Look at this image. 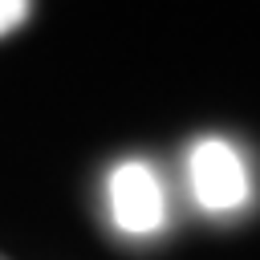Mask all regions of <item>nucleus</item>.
Listing matches in <instances>:
<instances>
[{"instance_id": "f257e3e1", "label": "nucleus", "mask_w": 260, "mask_h": 260, "mask_svg": "<svg viewBox=\"0 0 260 260\" xmlns=\"http://www.w3.org/2000/svg\"><path fill=\"white\" fill-rule=\"evenodd\" d=\"M187 175H191L195 199L207 211H236L240 203H248V167H244L240 150L223 138L195 142V150L187 158Z\"/></svg>"}, {"instance_id": "f03ea898", "label": "nucleus", "mask_w": 260, "mask_h": 260, "mask_svg": "<svg viewBox=\"0 0 260 260\" xmlns=\"http://www.w3.org/2000/svg\"><path fill=\"white\" fill-rule=\"evenodd\" d=\"M110 215L126 236H150L167 219V199L158 175L142 158H126L110 171Z\"/></svg>"}, {"instance_id": "20e7f679", "label": "nucleus", "mask_w": 260, "mask_h": 260, "mask_svg": "<svg viewBox=\"0 0 260 260\" xmlns=\"http://www.w3.org/2000/svg\"><path fill=\"white\" fill-rule=\"evenodd\" d=\"M0 260H4V256H0Z\"/></svg>"}, {"instance_id": "7ed1b4c3", "label": "nucleus", "mask_w": 260, "mask_h": 260, "mask_svg": "<svg viewBox=\"0 0 260 260\" xmlns=\"http://www.w3.org/2000/svg\"><path fill=\"white\" fill-rule=\"evenodd\" d=\"M28 12H32V4H24V0H0V37L20 28L28 20Z\"/></svg>"}]
</instances>
